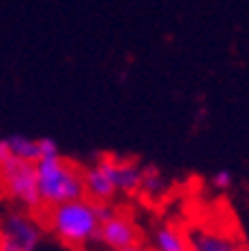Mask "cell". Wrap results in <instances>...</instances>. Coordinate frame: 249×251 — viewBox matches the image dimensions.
Instances as JSON below:
<instances>
[{
  "mask_svg": "<svg viewBox=\"0 0 249 251\" xmlns=\"http://www.w3.org/2000/svg\"><path fill=\"white\" fill-rule=\"evenodd\" d=\"M114 204H97L88 198L63 202L58 206L41 211L45 231L56 238L68 249H88L97 242L99 225Z\"/></svg>",
  "mask_w": 249,
  "mask_h": 251,
  "instance_id": "1",
  "label": "cell"
},
{
  "mask_svg": "<svg viewBox=\"0 0 249 251\" xmlns=\"http://www.w3.org/2000/svg\"><path fill=\"white\" fill-rule=\"evenodd\" d=\"M41 211L83 198V168L63 155L34 162Z\"/></svg>",
  "mask_w": 249,
  "mask_h": 251,
  "instance_id": "2",
  "label": "cell"
},
{
  "mask_svg": "<svg viewBox=\"0 0 249 251\" xmlns=\"http://www.w3.org/2000/svg\"><path fill=\"white\" fill-rule=\"evenodd\" d=\"M0 200H5L11 209L41 213L34 164L14 157L0 159Z\"/></svg>",
  "mask_w": 249,
  "mask_h": 251,
  "instance_id": "3",
  "label": "cell"
},
{
  "mask_svg": "<svg viewBox=\"0 0 249 251\" xmlns=\"http://www.w3.org/2000/svg\"><path fill=\"white\" fill-rule=\"evenodd\" d=\"M45 240V226L38 213L5 209L0 213V251H38Z\"/></svg>",
  "mask_w": 249,
  "mask_h": 251,
  "instance_id": "4",
  "label": "cell"
},
{
  "mask_svg": "<svg viewBox=\"0 0 249 251\" xmlns=\"http://www.w3.org/2000/svg\"><path fill=\"white\" fill-rule=\"evenodd\" d=\"M97 242L104 245L108 251L126 249V247H133L141 242V229L128 211L110 206V211L101 220V225H99Z\"/></svg>",
  "mask_w": 249,
  "mask_h": 251,
  "instance_id": "5",
  "label": "cell"
},
{
  "mask_svg": "<svg viewBox=\"0 0 249 251\" xmlns=\"http://www.w3.org/2000/svg\"><path fill=\"white\" fill-rule=\"evenodd\" d=\"M83 198L97 204H114L117 188L112 177V155L97 157L88 168H83Z\"/></svg>",
  "mask_w": 249,
  "mask_h": 251,
  "instance_id": "6",
  "label": "cell"
},
{
  "mask_svg": "<svg viewBox=\"0 0 249 251\" xmlns=\"http://www.w3.org/2000/svg\"><path fill=\"white\" fill-rule=\"evenodd\" d=\"M189 251H247L236 231L222 225H197L187 231Z\"/></svg>",
  "mask_w": 249,
  "mask_h": 251,
  "instance_id": "7",
  "label": "cell"
},
{
  "mask_svg": "<svg viewBox=\"0 0 249 251\" xmlns=\"http://www.w3.org/2000/svg\"><path fill=\"white\" fill-rule=\"evenodd\" d=\"M148 251H189L187 229H182L175 222H162L151 231Z\"/></svg>",
  "mask_w": 249,
  "mask_h": 251,
  "instance_id": "8",
  "label": "cell"
},
{
  "mask_svg": "<svg viewBox=\"0 0 249 251\" xmlns=\"http://www.w3.org/2000/svg\"><path fill=\"white\" fill-rule=\"evenodd\" d=\"M14 157L23 162H36L38 159V139L27 135H9L0 139V159Z\"/></svg>",
  "mask_w": 249,
  "mask_h": 251,
  "instance_id": "9",
  "label": "cell"
},
{
  "mask_svg": "<svg viewBox=\"0 0 249 251\" xmlns=\"http://www.w3.org/2000/svg\"><path fill=\"white\" fill-rule=\"evenodd\" d=\"M164 188H166V179L155 166H144L141 168L139 193H146V198H157Z\"/></svg>",
  "mask_w": 249,
  "mask_h": 251,
  "instance_id": "10",
  "label": "cell"
},
{
  "mask_svg": "<svg viewBox=\"0 0 249 251\" xmlns=\"http://www.w3.org/2000/svg\"><path fill=\"white\" fill-rule=\"evenodd\" d=\"M211 186L216 188V191H220V193L229 191V188L234 186V173L229 171V168H220V171H216L213 173V177H211Z\"/></svg>",
  "mask_w": 249,
  "mask_h": 251,
  "instance_id": "11",
  "label": "cell"
},
{
  "mask_svg": "<svg viewBox=\"0 0 249 251\" xmlns=\"http://www.w3.org/2000/svg\"><path fill=\"white\" fill-rule=\"evenodd\" d=\"M56 155H61L58 141H54L52 137H38V159H43V157H56Z\"/></svg>",
  "mask_w": 249,
  "mask_h": 251,
  "instance_id": "12",
  "label": "cell"
},
{
  "mask_svg": "<svg viewBox=\"0 0 249 251\" xmlns=\"http://www.w3.org/2000/svg\"><path fill=\"white\" fill-rule=\"evenodd\" d=\"M114 251H148V249H146V245H144V242H139V245L126 247V249H114Z\"/></svg>",
  "mask_w": 249,
  "mask_h": 251,
  "instance_id": "13",
  "label": "cell"
},
{
  "mask_svg": "<svg viewBox=\"0 0 249 251\" xmlns=\"http://www.w3.org/2000/svg\"><path fill=\"white\" fill-rule=\"evenodd\" d=\"M68 251H88V249H68Z\"/></svg>",
  "mask_w": 249,
  "mask_h": 251,
  "instance_id": "14",
  "label": "cell"
}]
</instances>
